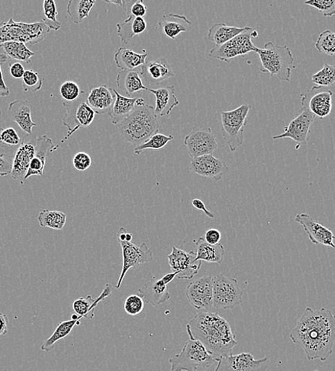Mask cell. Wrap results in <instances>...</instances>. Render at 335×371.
<instances>
[{
  "mask_svg": "<svg viewBox=\"0 0 335 371\" xmlns=\"http://www.w3.org/2000/svg\"><path fill=\"white\" fill-rule=\"evenodd\" d=\"M291 340L301 346L309 361H325L332 354L335 340V318L332 311L306 308L290 334Z\"/></svg>",
  "mask_w": 335,
  "mask_h": 371,
  "instance_id": "cell-1",
  "label": "cell"
},
{
  "mask_svg": "<svg viewBox=\"0 0 335 371\" xmlns=\"http://www.w3.org/2000/svg\"><path fill=\"white\" fill-rule=\"evenodd\" d=\"M186 329L189 338L200 341L218 361L232 355L233 349L238 345L228 321L218 313H198Z\"/></svg>",
  "mask_w": 335,
  "mask_h": 371,
  "instance_id": "cell-2",
  "label": "cell"
},
{
  "mask_svg": "<svg viewBox=\"0 0 335 371\" xmlns=\"http://www.w3.org/2000/svg\"><path fill=\"white\" fill-rule=\"evenodd\" d=\"M122 139L138 146L157 134L160 123L155 113V107L144 102L117 125Z\"/></svg>",
  "mask_w": 335,
  "mask_h": 371,
  "instance_id": "cell-3",
  "label": "cell"
},
{
  "mask_svg": "<svg viewBox=\"0 0 335 371\" xmlns=\"http://www.w3.org/2000/svg\"><path fill=\"white\" fill-rule=\"evenodd\" d=\"M255 53L259 57L261 72L269 73L271 77L283 82L291 81L294 58L289 47L269 42L265 44L264 49L257 48Z\"/></svg>",
  "mask_w": 335,
  "mask_h": 371,
  "instance_id": "cell-4",
  "label": "cell"
},
{
  "mask_svg": "<svg viewBox=\"0 0 335 371\" xmlns=\"http://www.w3.org/2000/svg\"><path fill=\"white\" fill-rule=\"evenodd\" d=\"M216 362L200 341L191 338L181 352L169 360L172 371H203Z\"/></svg>",
  "mask_w": 335,
  "mask_h": 371,
  "instance_id": "cell-5",
  "label": "cell"
},
{
  "mask_svg": "<svg viewBox=\"0 0 335 371\" xmlns=\"http://www.w3.org/2000/svg\"><path fill=\"white\" fill-rule=\"evenodd\" d=\"M51 30L42 21L35 23L17 22L13 19L0 24V45L7 42L35 44L42 42Z\"/></svg>",
  "mask_w": 335,
  "mask_h": 371,
  "instance_id": "cell-6",
  "label": "cell"
},
{
  "mask_svg": "<svg viewBox=\"0 0 335 371\" xmlns=\"http://www.w3.org/2000/svg\"><path fill=\"white\" fill-rule=\"evenodd\" d=\"M250 109V105L243 103L234 110L221 112L222 135L231 152H235L243 144L244 131Z\"/></svg>",
  "mask_w": 335,
  "mask_h": 371,
  "instance_id": "cell-7",
  "label": "cell"
},
{
  "mask_svg": "<svg viewBox=\"0 0 335 371\" xmlns=\"http://www.w3.org/2000/svg\"><path fill=\"white\" fill-rule=\"evenodd\" d=\"M87 93L81 91L77 100L71 102L63 101L62 105L67 110L62 121L67 128V135L65 141L81 128H88L94 121L95 112L87 102Z\"/></svg>",
  "mask_w": 335,
  "mask_h": 371,
  "instance_id": "cell-8",
  "label": "cell"
},
{
  "mask_svg": "<svg viewBox=\"0 0 335 371\" xmlns=\"http://www.w3.org/2000/svg\"><path fill=\"white\" fill-rule=\"evenodd\" d=\"M257 36V32L248 27L246 31L224 44L212 49L208 56L230 63L238 57H244L250 53H255L257 47L255 46L252 38Z\"/></svg>",
  "mask_w": 335,
  "mask_h": 371,
  "instance_id": "cell-9",
  "label": "cell"
},
{
  "mask_svg": "<svg viewBox=\"0 0 335 371\" xmlns=\"http://www.w3.org/2000/svg\"><path fill=\"white\" fill-rule=\"evenodd\" d=\"M212 307L215 309H232L243 303L244 292L237 281L221 274L212 278Z\"/></svg>",
  "mask_w": 335,
  "mask_h": 371,
  "instance_id": "cell-10",
  "label": "cell"
},
{
  "mask_svg": "<svg viewBox=\"0 0 335 371\" xmlns=\"http://www.w3.org/2000/svg\"><path fill=\"white\" fill-rule=\"evenodd\" d=\"M119 243H121L123 250V266L116 288H121L130 268H137L141 264L152 262L154 260L153 252L149 249L146 243H141L139 245L132 241H119Z\"/></svg>",
  "mask_w": 335,
  "mask_h": 371,
  "instance_id": "cell-11",
  "label": "cell"
},
{
  "mask_svg": "<svg viewBox=\"0 0 335 371\" xmlns=\"http://www.w3.org/2000/svg\"><path fill=\"white\" fill-rule=\"evenodd\" d=\"M184 143L191 159L212 155L218 146V140L210 128H194L185 137Z\"/></svg>",
  "mask_w": 335,
  "mask_h": 371,
  "instance_id": "cell-12",
  "label": "cell"
},
{
  "mask_svg": "<svg viewBox=\"0 0 335 371\" xmlns=\"http://www.w3.org/2000/svg\"><path fill=\"white\" fill-rule=\"evenodd\" d=\"M316 118L315 115L302 107L290 121L289 125L284 128V132L273 137V139L289 138L299 144L306 145L311 134V127Z\"/></svg>",
  "mask_w": 335,
  "mask_h": 371,
  "instance_id": "cell-13",
  "label": "cell"
},
{
  "mask_svg": "<svg viewBox=\"0 0 335 371\" xmlns=\"http://www.w3.org/2000/svg\"><path fill=\"white\" fill-rule=\"evenodd\" d=\"M332 96L331 90L316 86L306 93L300 94L301 105L316 117L323 119L331 112Z\"/></svg>",
  "mask_w": 335,
  "mask_h": 371,
  "instance_id": "cell-14",
  "label": "cell"
},
{
  "mask_svg": "<svg viewBox=\"0 0 335 371\" xmlns=\"http://www.w3.org/2000/svg\"><path fill=\"white\" fill-rule=\"evenodd\" d=\"M37 137L26 135L16 152L12 162L11 177L15 180H25L31 162L33 159L37 146Z\"/></svg>",
  "mask_w": 335,
  "mask_h": 371,
  "instance_id": "cell-15",
  "label": "cell"
},
{
  "mask_svg": "<svg viewBox=\"0 0 335 371\" xmlns=\"http://www.w3.org/2000/svg\"><path fill=\"white\" fill-rule=\"evenodd\" d=\"M173 272L177 273L178 279H191L198 274L202 261H196V253L186 252L173 247L172 253L167 257Z\"/></svg>",
  "mask_w": 335,
  "mask_h": 371,
  "instance_id": "cell-16",
  "label": "cell"
},
{
  "mask_svg": "<svg viewBox=\"0 0 335 371\" xmlns=\"http://www.w3.org/2000/svg\"><path fill=\"white\" fill-rule=\"evenodd\" d=\"M214 371H266L268 359H255L249 353L221 357Z\"/></svg>",
  "mask_w": 335,
  "mask_h": 371,
  "instance_id": "cell-17",
  "label": "cell"
},
{
  "mask_svg": "<svg viewBox=\"0 0 335 371\" xmlns=\"http://www.w3.org/2000/svg\"><path fill=\"white\" fill-rule=\"evenodd\" d=\"M185 295L189 304L198 310L212 307V278L203 277L190 282Z\"/></svg>",
  "mask_w": 335,
  "mask_h": 371,
  "instance_id": "cell-18",
  "label": "cell"
},
{
  "mask_svg": "<svg viewBox=\"0 0 335 371\" xmlns=\"http://www.w3.org/2000/svg\"><path fill=\"white\" fill-rule=\"evenodd\" d=\"M189 168L196 174L216 182L221 181L229 171L226 163L212 155L191 159Z\"/></svg>",
  "mask_w": 335,
  "mask_h": 371,
  "instance_id": "cell-19",
  "label": "cell"
},
{
  "mask_svg": "<svg viewBox=\"0 0 335 371\" xmlns=\"http://www.w3.org/2000/svg\"><path fill=\"white\" fill-rule=\"evenodd\" d=\"M295 221L302 226L311 242L334 248L332 232L324 227L321 222L314 220L307 214H298Z\"/></svg>",
  "mask_w": 335,
  "mask_h": 371,
  "instance_id": "cell-20",
  "label": "cell"
},
{
  "mask_svg": "<svg viewBox=\"0 0 335 371\" xmlns=\"http://www.w3.org/2000/svg\"><path fill=\"white\" fill-rule=\"evenodd\" d=\"M141 80L148 84H160L175 76V73L164 58L148 61L140 67Z\"/></svg>",
  "mask_w": 335,
  "mask_h": 371,
  "instance_id": "cell-21",
  "label": "cell"
},
{
  "mask_svg": "<svg viewBox=\"0 0 335 371\" xmlns=\"http://www.w3.org/2000/svg\"><path fill=\"white\" fill-rule=\"evenodd\" d=\"M137 295L141 297L145 304L153 307L159 306L170 300L171 295L169 292V285L156 278H153L145 286L137 290Z\"/></svg>",
  "mask_w": 335,
  "mask_h": 371,
  "instance_id": "cell-22",
  "label": "cell"
},
{
  "mask_svg": "<svg viewBox=\"0 0 335 371\" xmlns=\"http://www.w3.org/2000/svg\"><path fill=\"white\" fill-rule=\"evenodd\" d=\"M113 93L105 85L92 87L87 93V104L96 114H108L115 100Z\"/></svg>",
  "mask_w": 335,
  "mask_h": 371,
  "instance_id": "cell-23",
  "label": "cell"
},
{
  "mask_svg": "<svg viewBox=\"0 0 335 371\" xmlns=\"http://www.w3.org/2000/svg\"><path fill=\"white\" fill-rule=\"evenodd\" d=\"M33 105L28 101L17 100L9 105L8 114L27 135H33V128L37 127L32 119Z\"/></svg>",
  "mask_w": 335,
  "mask_h": 371,
  "instance_id": "cell-24",
  "label": "cell"
},
{
  "mask_svg": "<svg viewBox=\"0 0 335 371\" xmlns=\"http://www.w3.org/2000/svg\"><path fill=\"white\" fill-rule=\"evenodd\" d=\"M53 147V141L49 137L43 135L37 138L35 154L31 162L25 180L33 176H43L48 152L52 151Z\"/></svg>",
  "mask_w": 335,
  "mask_h": 371,
  "instance_id": "cell-25",
  "label": "cell"
},
{
  "mask_svg": "<svg viewBox=\"0 0 335 371\" xmlns=\"http://www.w3.org/2000/svg\"><path fill=\"white\" fill-rule=\"evenodd\" d=\"M115 95L114 104L108 114L114 125L126 119L139 104L145 102L142 98H129L119 94L115 89H112Z\"/></svg>",
  "mask_w": 335,
  "mask_h": 371,
  "instance_id": "cell-26",
  "label": "cell"
},
{
  "mask_svg": "<svg viewBox=\"0 0 335 371\" xmlns=\"http://www.w3.org/2000/svg\"><path fill=\"white\" fill-rule=\"evenodd\" d=\"M156 98L155 114L161 117L169 115L179 104L174 86H167L157 89H148Z\"/></svg>",
  "mask_w": 335,
  "mask_h": 371,
  "instance_id": "cell-27",
  "label": "cell"
},
{
  "mask_svg": "<svg viewBox=\"0 0 335 371\" xmlns=\"http://www.w3.org/2000/svg\"><path fill=\"white\" fill-rule=\"evenodd\" d=\"M191 21L184 15L169 14L162 17L159 26L164 34L171 40H175L180 33H187L191 27Z\"/></svg>",
  "mask_w": 335,
  "mask_h": 371,
  "instance_id": "cell-28",
  "label": "cell"
},
{
  "mask_svg": "<svg viewBox=\"0 0 335 371\" xmlns=\"http://www.w3.org/2000/svg\"><path fill=\"white\" fill-rule=\"evenodd\" d=\"M148 24L145 19L130 16L123 22L117 24V35L121 38L125 47L130 44L135 35L145 33Z\"/></svg>",
  "mask_w": 335,
  "mask_h": 371,
  "instance_id": "cell-29",
  "label": "cell"
},
{
  "mask_svg": "<svg viewBox=\"0 0 335 371\" xmlns=\"http://www.w3.org/2000/svg\"><path fill=\"white\" fill-rule=\"evenodd\" d=\"M113 288L111 284H108L102 293L97 299L93 300L91 295H88L86 298H79L74 302L73 308L74 311L78 316L82 318L92 319L94 317V309L99 303L105 300L107 297L112 295Z\"/></svg>",
  "mask_w": 335,
  "mask_h": 371,
  "instance_id": "cell-30",
  "label": "cell"
},
{
  "mask_svg": "<svg viewBox=\"0 0 335 371\" xmlns=\"http://www.w3.org/2000/svg\"><path fill=\"white\" fill-rule=\"evenodd\" d=\"M116 83L117 87L124 90L129 96L148 89L143 85L139 71L137 70H122L118 72Z\"/></svg>",
  "mask_w": 335,
  "mask_h": 371,
  "instance_id": "cell-31",
  "label": "cell"
},
{
  "mask_svg": "<svg viewBox=\"0 0 335 371\" xmlns=\"http://www.w3.org/2000/svg\"><path fill=\"white\" fill-rule=\"evenodd\" d=\"M197 245L196 261H205L209 263L221 264L225 257V249L221 243L212 245L200 237L195 241Z\"/></svg>",
  "mask_w": 335,
  "mask_h": 371,
  "instance_id": "cell-32",
  "label": "cell"
},
{
  "mask_svg": "<svg viewBox=\"0 0 335 371\" xmlns=\"http://www.w3.org/2000/svg\"><path fill=\"white\" fill-rule=\"evenodd\" d=\"M147 53L138 54L126 47H121L114 54V61L122 70H135L146 62Z\"/></svg>",
  "mask_w": 335,
  "mask_h": 371,
  "instance_id": "cell-33",
  "label": "cell"
},
{
  "mask_svg": "<svg viewBox=\"0 0 335 371\" xmlns=\"http://www.w3.org/2000/svg\"><path fill=\"white\" fill-rule=\"evenodd\" d=\"M22 139L13 128L0 129V156L12 162Z\"/></svg>",
  "mask_w": 335,
  "mask_h": 371,
  "instance_id": "cell-34",
  "label": "cell"
},
{
  "mask_svg": "<svg viewBox=\"0 0 335 371\" xmlns=\"http://www.w3.org/2000/svg\"><path fill=\"white\" fill-rule=\"evenodd\" d=\"M248 28L227 26L224 23L214 24L208 31L207 38L215 45L221 46L241 34Z\"/></svg>",
  "mask_w": 335,
  "mask_h": 371,
  "instance_id": "cell-35",
  "label": "cell"
},
{
  "mask_svg": "<svg viewBox=\"0 0 335 371\" xmlns=\"http://www.w3.org/2000/svg\"><path fill=\"white\" fill-rule=\"evenodd\" d=\"M80 325V320H69L58 325L53 334L46 340L41 346V350L50 352L55 347V344L67 338L76 326Z\"/></svg>",
  "mask_w": 335,
  "mask_h": 371,
  "instance_id": "cell-36",
  "label": "cell"
},
{
  "mask_svg": "<svg viewBox=\"0 0 335 371\" xmlns=\"http://www.w3.org/2000/svg\"><path fill=\"white\" fill-rule=\"evenodd\" d=\"M95 3L94 0H71L68 3L67 12L76 24H80L89 17Z\"/></svg>",
  "mask_w": 335,
  "mask_h": 371,
  "instance_id": "cell-37",
  "label": "cell"
},
{
  "mask_svg": "<svg viewBox=\"0 0 335 371\" xmlns=\"http://www.w3.org/2000/svg\"><path fill=\"white\" fill-rule=\"evenodd\" d=\"M4 49L5 54L8 58L17 61L31 63V58L35 53L26 46V44L18 42H7L0 45Z\"/></svg>",
  "mask_w": 335,
  "mask_h": 371,
  "instance_id": "cell-38",
  "label": "cell"
},
{
  "mask_svg": "<svg viewBox=\"0 0 335 371\" xmlns=\"http://www.w3.org/2000/svg\"><path fill=\"white\" fill-rule=\"evenodd\" d=\"M67 215L58 211L43 210L38 216L40 225L44 228L62 230L66 224Z\"/></svg>",
  "mask_w": 335,
  "mask_h": 371,
  "instance_id": "cell-39",
  "label": "cell"
},
{
  "mask_svg": "<svg viewBox=\"0 0 335 371\" xmlns=\"http://www.w3.org/2000/svg\"><path fill=\"white\" fill-rule=\"evenodd\" d=\"M58 15V12L54 0H44L42 21L51 31H58L62 27L60 21L57 19Z\"/></svg>",
  "mask_w": 335,
  "mask_h": 371,
  "instance_id": "cell-40",
  "label": "cell"
},
{
  "mask_svg": "<svg viewBox=\"0 0 335 371\" xmlns=\"http://www.w3.org/2000/svg\"><path fill=\"white\" fill-rule=\"evenodd\" d=\"M173 139L174 137L173 135L166 136L157 133L152 136L146 142L137 146L134 153L139 155L142 152L148 150H160Z\"/></svg>",
  "mask_w": 335,
  "mask_h": 371,
  "instance_id": "cell-41",
  "label": "cell"
},
{
  "mask_svg": "<svg viewBox=\"0 0 335 371\" xmlns=\"http://www.w3.org/2000/svg\"><path fill=\"white\" fill-rule=\"evenodd\" d=\"M313 83L318 87H328L335 83V67L334 65L324 64L323 67L312 77Z\"/></svg>",
  "mask_w": 335,
  "mask_h": 371,
  "instance_id": "cell-42",
  "label": "cell"
},
{
  "mask_svg": "<svg viewBox=\"0 0 335 371\" xmlns=\"http://www.w3.org/2000/svg\"><path fill=\"white\" fill-rule=\"evenodd\" d=\"M316 48L319 53L333 57L335 54V34L328 30L323 32L317 40Z\"/></svg>",
  "mask_w": 335,
  "mask_h": 371,
  "instance_id": "cell-43",
  "label": "cell"
},
{
  "mask_svg": "<svg viewBox=\"0 0 335 371\" xmlns=\"http://www.w3.org/2000/svg\"><path fill=\"white\" fill-rule=\"evenodd\" d=\"M22 80L23 90L25 92H36L42 87V80L40 78L38 73L32 69L26 70Z\"/></svg>",
  "mask_w": 335,
  "mask_h": 371,
  "instance_id": "cell-44",
  "label": "cell"
},
{
  "mask_svg": "<svg viewBox=\"0 0 335 371\" xmlns=\"http://www.w3.org/2000/svg\"><path fill=\"white\" fill-rule=\"evenodd\" d=\"M123 8L128 17L132 16L135 17H144L147 14V7L141 0L137 1H130V0H123Z\"/></svg>",
  "mask_w": 335,
  "mask_h": 371,
  "instance_id": "cell-45",
  "label": "cell"
},
{
  "mask_svg": "<svg viewBox=\"0 0 335 371\" xmlns=\"http://www.w3.org/2000/svg\"><path fill=\"white\" fill-rule=\"evenodd\" d=\"M304 4L317 9L325 17H329L335 14L334 0H309Z\"/></svg>",
  "mask_w": 335,
  "mask_h": 371,
  "instance_id": "cell-46",
  "label": "cell"
},
{
  "mask_svg": "<svg viewBox=\"0 0 335 371\" xmlns=\"http://www.w3.org/2000/svg\"><path fill=\"white\" fill-rule=\"evenodd\" d=\"M79 85L73 81L64 83L60 87V94L66 102H71L77 100L81 93Z\"/></svg>",
  "mask_w": 335,
  "mask_h": 371,
  "instance_id": "cell-47",
  "label": "cell"
},
{
  "mask_svg": "<svg viewBox=\"0 0 335 371\" xmlns=\"http://www.w3.org/2000/svg\"><path fill=\"white\" fill-rule=\"evenodd\" d=\"M144 308H145V302L138 295H129L125 302L124 309L128 315H139L142 312Z\"/></svg>",
  "mask_w": 335,
  "mask_h": 371,
  "instance_id": "cell-48",
  "label": "cell"
},
{
  "mask_svg": "<svg viewBox=\"0 0 335 371\" xmlns=\"http://www.w3.org/2000/svg\"><path fill=\"white\" fill-rule=\"evenodd\" d=\"M73 163L78 171L84 172L90 167L92 159L88 154L80 152L75 155Z\"/></svg>",
  "mask_w": 335,
  "mask_h": 371,
  "instance_id": "cell-49",
  "label": "cell"
},
{
  "mask_svg": "<svg viewBox=\"0 0 335 371\" xmlns=\"http://www.w3.org/2000/svg\"><path fill=\"white\" fill-rule=\"evenodd\" d=\"M6 54L0 53V96L6 97L10 95V89L6 84L2 71L3 65L8 61Z\"/></svg>",
  "mask_w": 335,
  "mask_h": 371,
  "instance_id": "cell-50",
  "label": "cell"
},
{
  "mask_svg": "<svg viewBox=\"0 0 335 371\" xmlns=\"http://www.w3.org/2000/svg\"><path fill=\"white\" fill-rule=\"evenodd\" d=\"M204 239L209 244H218L222 239V234L219 230L211 229L205 233Z\"/></svg>",
  "mask_w": 335,
  "mask_h": 371,
  "instance_id": "cell-51",
  "label": "cell"
},
{
  "mask_svg": "<svg viewBox=\"0 0 335 371\" xmlns=\"http://www.w3.org/2000/svg\"><path fill=\"white\" fill-rule=\"evenodd\" d=\"M25 71V67L19 62L10 64V76L16 80L22 79Z\"/></svg>",
  "mask_w": 335,
  "mask_h": 371,
  "instance_id": "cell-52",
  "label": "cell"
},
{
  "mask_svg": "<svg viewBox=\"0 0 335 371\" xmlns=\"http://www.w3.org/2000/svg\"><path fill=\"white\" fill-rule=\"evenodd\" d=\"M12 163L0 156V177H6L11 174Z\"/></svg>",
  "mask_w": 335,
  "mask_h": 371,
  "instance_id": "cell-53",
  "label": "cell"
},
{
  "mask_svg": "<svg viewBox=\"0 0 335 371\" xmlns=\"http://www.w3.org/2000/svg\"><path fill=\"white\" fill-rule=\"evenodd\" d=\"M191 205L198 210L203 212L209 218H214V214L206 208L205 205L202 200L195 199L191 202Z\"/></svg>",
  "mask_w": 335,
  "mask_h": 371,
  "instance_id": "cell-54",
  "label": "cell"
},
{
  "mask_svg": "<svg viewBox=\"0 0 335 371\" xmlns=\"http://www.w3.org/2000/svg\"><path fill=\"white\" fill-rule=\"evenodd\" d=\"M9 319L6 314L0 312V336H5L8 334V326Z\"/></svg>",
  "mask_w": 335,
  "mask_h": 371,
  "instance_id": "cell-55",
  "label": "cell"
},
{
  "mask_svg": "<svg viewBox=\"0 0 335 371\" xmlns=\"http://www.w3.org/2000/svg\"><path fill=\"white\" fill-rule=\"evenodd\" d=\"M177 273H175V272H173L171 274L166 275L161 279V280L164 284L169 285L175 279Z\"/></svg>",
  "mask_w": 335,
  "mask_h": 371,
  "instance_id": "cell-56",
  "label": "cell"
},
{
  "mask_svg": "<svg viewBox=\"0 0 335 371\" xmlns=\"http://www.w3.org/2000/svg\"><path fill=\"white\" fill-rule=\"evenodd\" d=\"M127 233L128 232L125 228L122 227L119 229V230L117 233V238L118 241H125Z\"/></svg>",
  "mask_w": 335,
  "mask_h": 371,
  "instance_id": "cell-57",
  "label": "cell"
},
{
  "mask_svg": "<svg viewBox=\"0 0 335 371\" xmlns=\"http://www.w3.org/2000/svg\"><path fill=\"white\" fill-rule=\"evenodd\" d=\"M105 3L123 7V0H116V1H105Z\"/></svg>",
  "mask_w": 335,
  "mask_h": 371,
  "instance_id": "cell-58",
  "label": "cell"
},
{
  "mask_svg": "<svg viewBox=\"0 0 335 371\" xmlns=\"http://www.w3.org/2000/svg\"><path fill=\"white\" fill-rule=\"evenodd\" d=\"M132 239H133L132 234L127 233L125 241L131 242L132 241Z\"/></svg>",
  "mask_w": 335,
  "mask_h": 371,
  "instance_id": "cell-59",
  "label": "cell"
},
{
  "mask_svg": "<svg viewBox=\"0 0 335 371\" xmlns=\"http://www.w3.org/2000/svg\"><path fill=\"white\" fill-rule=\"evenodd\" d=\"M314 371H320V370H315Z\"/></svg>",
  "mask_w": 335,
  "mask_h": 371,
  "instance_id": "cell-60",
  "label": "cell"
},
{
  "mask_svg": "<svg viewBox=\"0 0 335 371\" xmlns=\"http://www.w3.org/2000/svg\"><path fill=\"white\" fill-rule=\"evenodd\" d=\"M0 129H1V128H0Z\"/></svg>",
  "mask_w": 335,
  "mask_h": 371,
  "instance_id": "cell-61",
  "label": "cell"
}]
</instances>
